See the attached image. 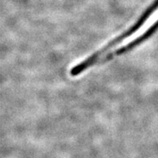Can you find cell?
<instances>
[{"mask_svg":"<svg viewBox=\"0 0 158 158\" xmlns=\"http://www.w3.org/2000/svg\"><path fill=\"white\" fill-rule=\"evenodd\" d=\"M158 29V19H156L155 21L152 23L148 27L146 30L143 32L142 34L139 35L138 37H136L134 40L131 41L129 44H128L125 46H123L121 48H118L115 50L114 52H109L105 56H103L102 57H100L97 62H96V64H104V63L107 62V61H109V60H112L113 58L116 57V56H119L120 55L125 54L127 52H130L132 51L133 48H136L137 46H139L141 43H143L144 41L148 39L152 35H153V33H155L156 30Z\"/></svg>","mask_w":158,"mask_h":158,"instance_id":"7a4b0ae2","label":"cell"},{"mask_svg":"<svg viewBox=\"0 0 158 158\" xmlns=\"http://www.w3.org/2000/svg\"><path fill=\"white\" fill-rule=\"evenodd\" d=\"M158 10V0H156L145 11H144V14L140 16L139 19L137 20V22L135 24H133L132 27H131L129 29L124 31L123 34L120 35L119 36H117L116 39L112 40V41L108 43V44H106L104 48H102L101 49L98 51V52H95L94 54H92V56H90L89 57H88L87 59H85L84 60H83L82 62H80V64H76V66H74L73 68L71 69L70 74L72 76H77L80 74H81L82 72H85V71L88 69V68H91V67L94 66L95 64H96L97 60L102 57L105 53H106L108 51L111 50L112 48H114L115 46L118 45L120 43H121L123 40H126L127 38H128L129 36H131L132 35H133L134 33L137 32V31L140 29V27H144V23L148 21L149 19L151 18V16L154 14L155 12Z\"/></svg>","mask_w":158,"mask_h":158,"instance_id":"6da1fadb","label":"cell"}]
</instances>
